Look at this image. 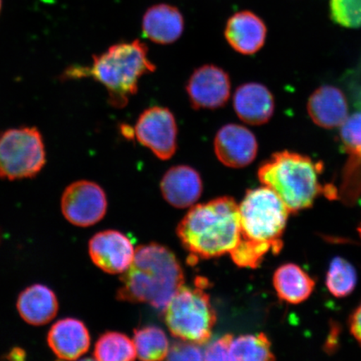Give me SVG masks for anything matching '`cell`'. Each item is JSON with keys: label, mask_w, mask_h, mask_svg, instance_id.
Listing matches in <instances>:
<instances>
[{"label": "cell", "mask_w": 361, "mask_h": 361, "mask_svg": "<svg viewBox=\"0 0 361 361\" xmlns=\"http://www.w3.org/2000/svg\"><path fill=\"white\" fill-rule=\"evenodd\" d=\"M178 236L193 264L231 252L241 237L239 206L231 197L192 207L180 221Z\"/></svg>", "instance_id": "cell-1"}, {"label": "cell", "mask_w": 361, "mask_h": 361, "mask_svg": "<svg viewBox=\"0 0 361 361\" xmlns=\"http://www.w3.org/2000/svg\"><path fill=\"white\" fill-rule=\"evenodd\" d=\"M120 279L117 300L145 303L157 309H164L184 286V273L177 257L155 243L135 250L133 263Z\"/></svg>", "instance_id": "cell-2"}, {"label": "cell", "mask_w": 361, "mask_h": 361, "mask_svg": "<svg viewBox=\"0 0 361 361\" xmlns=\"http://www.w3.org/2000/svg\"><path fill=\"white\" fill-rule=\"evenodd\" d=\"M157 67L148 56L147 45L139 39L111 45L101 55L94 56L89 67H70L64 79L92 78L107 90L113 107L123 108L137 94L139 80L153 73Z\"/></svg>", "instance_id": "cell-3"}, {"label": "cell", "mask_w": 361, "mask_h": 361, "mask_svg": "<svg viewBox=\"0 0 361 361\" xmlns=\"http://www.w3.org/2000/svg\"><path fill=\"white\" fill-rule=\"evenodd\" d=\"M322 169V162H314L308 156L282 151L260 165L258 177L261 183L278 194L290 213L295 214L312 207L322 193L329 197L336 195V188L319 183Z\"/></svg>", "instance_id": "cell-4"}, {"label": "cell", "mask_w": 361, "mask_h": 361, "mask_svg": "<svg viewBox=\"0 0 361 361\" xmlns=\"http://www.w3.org/2000/svg\"><path fill=\"white\" fill-rule=\"evenodd\" d=\"M207 279L198 277L195 287H180L164 310V319L171 335L198 345L209 341L216 315L205 288Z\"/></svg>", "instance_id": "cell-5"}, {"label": "cell", "mask_w": 361, "mask_h": 361, "mask_svg": "<svg viewBox=\"0 0 361 361\" xmlns=\"http://www.w3.org/2000/svg\"><path fill=\"white\" fill-rule=\"evenodd\" d=\"M290 214L281 198L269 187L247 190L239 205L240 239L269 245L273 254L278 255Z\"/></svg>", "instance_id": "cell-6"}, {"label": "cell", "mask_w": 361, "mask_h": 361, "mask_svg": "<svg viewBox=\"0 0 361 361\" xmlns=\"http://www.w3.org/2000/svg\"><path fill=\"white\" fill-rule=\"evenodd\" d=\"M47 164V152L39 130L30 126L11 128L0 134V178H34Z\"/></svg>", "instance_id": "cell-7"}, {"label": "cell", "mask_w": 361, "mask_h": 361, "mask_svg": "<svg viewBox=\"0 0 361 361\" xmlns=\"http://www.w3.org/2000/svg\"><path fill=\"white\" fill-rule=\"evenodd\" d=\"M178 125L169 108L152 106L139 116L134 128L138 142L162 161L169 160L178 149Z\"/></svg>", "instance_id": "cell-8"}, {"label": "cell", "mask_w": 361, "mask_h": 361, "mask_svg": "<svg viewBox=\"0 0 361 361\" xmlns=\"http://www.w3.org/2000/svg\"><path fill=\"white\" fill-rule=\"evenodd\" d=\"M105 191L92 180L72 183L63 192L61 207L63 216L76 227L87 228L100 222L107 210Z\"/></svg>", "instance_id": "cell-9"}, {"label": "cell", "mask_w": 361, "mask_h": 361, "mask_svg": "<svg viewBox=\"0 0 361 361\" xmlns=\"http://www.w3.org/2000/svg\"><path fill=\"white\" fill-rule=\"evenodd\" d=\"M186 90L195 110H216L224 107L231 94V80L222 68L204 65L193 71Z\"/></svg>", "instance_id": "cell-10"}, {"label": "cell", "mask_w": 361, "mask_h": 361, "mask_svg": "<svg viewBox=\"0 0 361 361\" xmlns=\"http://www.w3.org/2000/svg\"><path fill=\"white\" fill-rule=\"evenodd\" d=\"M88 251L94 265L110 274H123L133 263L135 248L123 233L99 232L90 239Z\"/></svg>", "instance_id": "cell-11"}, {"label": "cell", "mask_w": 361, "mask_h": 361, "mask_svg": "<svg viewBox=\"0 0 361 361\" xmlns=\"http://www.w3.org/2000/svg\"><path fill=\"white\" fill-rule=\"evenodd\" d=\"M258 150L255 135L245 126L227 124L215 135L216 157L228 168L243 169L250 165L258 155Z\"/></svg>", "instance_id": "cell-12"}, {"label": "cell", "mask_w": 361, "mask_h": 361, "mask_svg": "<svg viewBox=\"0 0 361 361\" xmlns=\"http://www.w3.org/2000/svg\"><path fill=\"white\" fill-rule=\"evenodd\" d=\"M47 344L58 359L78 360L89 350V329L80 319L71 317L61 319L49 329Z\"/></svg>", "instance_id": "cell-13"}, {"label": "cell", "mask_w": 361, "mask_h": 361, "mask_svg": "<svg viewBox=\"0 0 361 361\" xmlns=\"http://www.w3.org/2000/svg\"><path fill=\"white\" fill-rule=\"evenodd\" d=\"M224 35L234 51L252 56L263 48L267 37V27L255 13L241 11L228 20Z\"/></svg>", "instance_id": "cell-14"}, {"label": "cell", "mask_w": 361, "mask_h": 361, "mask_svg": "<svg viewBox=\"0 0 361 361\" xmlns=\"http://www.w3.org/2000/svg\"><path fill=\"white\" fill-rule=\"evenodd\" d=\"M233 108L243 123L252 126L264 125L274 116V98L264 85L245 83L238 87L234 93Z\"/></svg>", "instance_id": "cell-15"}, {"label": "cell", "mask_w": 361, "mask_h": 361, "mask_svg": "<svg viewBox=\"0 0 361 361\" xmlns=\"http://www.w3.org/2000/svg\"><path fill=\"white\" fill-rule=\"evenodd\" d=\"M307 110L314 123L326 129L340 128L349 116L345 93L329 85L314 90L309 98Z\"/></svg>", "instance_id": "cell-16"}, {"label": "cell", "mask_w": 361, "mask_h": 361, "mask_svg": "<svg viewBox=\"0 0 361 361\" xmlns=\"http://www.w3.org/2000/svg\"><path fill=\"white\" fill-rule=\"evenodd\" d=\"M202 180L198 171L187 165L171 168L161 180L165 200L178 209H187L202 195Z\"/></svg>", "instance_id": "cell-17"}, {"label": "cell", "mask_w": 361, "mask_h": 361, "mask_svg": "<svg viewBox=\"0 0 361 361\" xmlns=\"http://www.w3.org/2000/svg\"><path fill=\"white\" fill-rule=\"evenodd\" d=\"M16 308L25 322L30 326H42L56 317L59 300L51 288L35 283L20 292Z\"/></svg>", "instance_id": "cell-18"}, {"label": "cell", "mask_w": 361, "mask_h": 361, "mask_svg": "<svg viewBox=\"0 0 361 361\" xmlns=\"http://www.w3.org/2000/svg\"><path fill=\"white\" fill-rule=\"evenodd\" d=\"M341 128V146L348 155L343 191L347 197H355L361 190V112L349 116Z\"/></svg>", "instance_id": "cell-19"}, {"label": "cell", "mask_w": 361, "mask_h": 361, "mask_svg": "<svg viewBox=\"0 0 361 361\" xmlns=\"http://www.w3.org/2000/svg\"><path fill=\"white\" fill-rule=\"evenodd\" d=\"M184 30V19L178 8L161 4L148 8L142 20V32L151 42L173 44Z\"/></svg>", "instance_id": "cell-20"}, {"label": "cell", "mask_w": 361, "mask_h": 361, "mask_svg": "<svg viewBox=\"0 0 361 361\" xmlns=\"http://www.w3.org/2000/svg\"><path fill=\"white\" fill-rule=\"evenodd\" d=\"M273 283L279 299L291 305L301 304L308 300L315 286L309 274L295 264H286L277 269Z\"/></svg>", "instance_id": "cell-21"}, {"label": "cell", "mask_w": 361, "mask_h": 361, "mask_svg": "<svg viewBox=\"0 0 361 361\" xmlns=\"http://www.w3.org/2000/svg\"><path fill=\"white\" fill-rule=\"evenodd\" d=\"M100 361H130L137 358L134 342L123 333L108 331L99 337L93 352Z\"/></svg>", "instance_id": "cell-22"}, {"label": "cell", "mask_w": 361, "mask_h": 361, "mask_svg": "<svg viewBox=\"0 0 361 361\" xmlns=\"http://www.w3.org/2000/svg\"><path fill=\"white\" fill-rule=\"evenodd\" d=\"M133 342L139 360L154 361L168 357L169 340L160 328L146 326L135 329Z\"/></svg>", "instance_id": "cell-23"}, {"label": "cell", "mask_w": 361, "mask_h": 361, "mask_svg": "<svg viewBox=\"0 0 361 361\" xmlns=\"http://www.w3.org/2000/svg\"><path fill=\"white\" fill-rule=\"evenodd\" d=\"M230 360L271 361L275 360L271 342L263 333L233 338L229 350Z\"/></svg>", "instance_id": "cell-24"}, {"label": "cell", "mask_w": 361, "mask_h": 361, "mask_svg": "<svg viewBox=\"0 0 361 361\" xmlns=\"http://www.w3.org/2000/svg\"><path fill=\"white\" fill-rule=\"evenodd\" d=\"M326 283L331 295L344 298L354 291L357 283V273L349 261L336 257L329 264Z\"/></svg>", "instance_id": "cell-25"}, {"label": "cell", "mask_w": 361, "mask_h": 361, "mask_svg": "<svg viewBox=\"0 0 361 361\" xmlns=\"http://www.w3.org/2000/svg\"><path fill=\"white\" fill-rule=\"evenodd\" d=\"M329 16L336 25L349 29L361 27V0H329Z\"/></svg>", "instance_id": "cell-26"}, {"label": "cell", "mask_w": 361, "mask_h": 361, "mask_svg": "<svg viewBox=\"0 0 361 361\" xmlns=\"http://www.w3.org/2000/svg\"><path fill=\"white\" fill-rule=\"evenodd\" d=\"M169 360H204V352L198 348V345L188 341L176 342L169 348Z\"/></svg>", "instance_id": "cell-27"}, {"label": "cell", "mask_w": 361, "mask_h": 361, "mask_svg": "<svg viewBox=\"0 0 361 361\" xmlns=\"http://www.w3.org/2000/svg\"><path fill=\"white\" fill-rule=\"evenodd\" d=\"M233 336L225 335L210 345L204 351L205 360H230L229 350Z\"/></svg>", "instance_id": "cell-28"}, {"label": "cell", "mask_w": 361, "mask_h": 361, "mask_svg": "<svg viewBox=\"0 0 361 361\" xmlns=\"http://www.w3.org/2000/svg\"><path fill=\"white\" fill-rule=\"evenodd\" d=\"M350 331L356 341L361 344V304L350 319Z\"/></svg>", "instance_id": "cell-29"}, {"label": "cell", "mask_w": 361, "mask_h": 361, "mask_svg": "<svg viewBox=\"0 0 361 361\" xmlns=\"http://www.w3.org/2000/svg\"><path fill=\"white\" fill-rule=\"evenodd\" d=\"M6 358L10 360H24L26 358V352L20 347H13L8 352Z\"/></svg>", "instance_id": "cell-30"}, {"label": "cell", "mask_w": 361, "mask_h": 361, "mask_svg": "<svg viewBox=\"0 0 361 361\" xmlns=\"http://www.w3.org/2000/svg\"><path fill=\"white\" fill-rule=\"evenodd\" d=\"M121 133L126 138L133 139L135 137L134 129L128 125H123L121 126Z\"/></svg>", "instance_id": "cell-31"}, {"label": "cell", "mask_w": 361, "mask_h": 361, "mask_svg": "<svg viewBox=\"0 0 361 361\" xmlns=\"http://www.w3.org/2000/svg\"><path fill=\"white\" fill-rule=\"evenodd\" d=\"M358 232H359V234H360V237L361 238V223H360V225L359 226V228H358Z\"/></svg>", "instance_id": "cell-32"}, {"label": "cell", "mask_w": 361, "mask_h": 361, "mask_svg": "<svg viewBox=\"0 0 361 361\" xmlns=\"http://www.w3.org/2000/svg\"><path fill=\"white\" fill-rule=\"evenodd\" d=\"M0 11H1V0H0Z\"/></svg>", "instance_id": "cell-33"}]
</instances>
